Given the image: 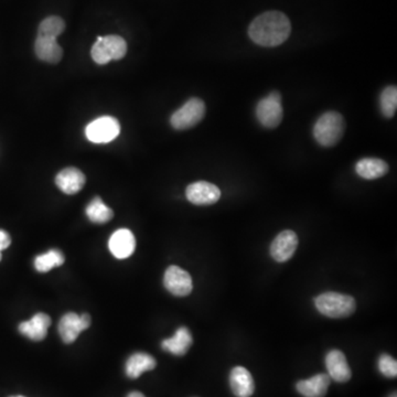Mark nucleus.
<instances>
[{"instance_id": "obj_4", "label": "nucleus", "mask_w": 397, "mask_h": 397, "mask_svg": "<svg viewBox=\"0 0 397 397\" xmlns=\"http://www.w3.org/2000/svg\"><path fill=\"white\" fill-rule=\"evenodd\" d=\"M205 115V104L197 98L188 100L181 108L171 116V126L177 130L193 128L202 121Z\"/></svg>"}, {"instance_id": "obj_5", "label": "nucleus", "mask_w": 397, "mask_h": 397, "mask_svg": "<svg viewBox=\"0 0 397 397\" xmlns=\"http://www.w3.org/2000/svg\"><path fill=\"white\" fill-rule=\"evenodd\" d=\"M282 96L278 92H273L260 100L256 107V116L266 128H276L282 123L284 110L282 106Z\"/></svg>"}, {"instance_id": "obj_21", "label": "nucleus", "mask_w": 397, "mask_h": 397, "mask_svg": "<svg viewBox=\"0 0 397 397\" xmlns=\"http://www.w3.org/2000/svg\"><path fill=\"white\" fill-rule=\"evenodd\" d=\"M85 212H87V218H90V221L96 224L107 223V222L111 221L114 216L113 210L108 208L100 197H95L87 204Z\"/></svg>"}, {"instance_id": "obj_14", "label": "nucleus", "mask_w": 397, "mask_h": 397, "mask_svg": "<svg viewBox=\"0 0 397 397\" xmlns=\"http://www.w3.org/2000/svg\"><path fill=\"white\" fill-rule=\"evenodd\" d=\"M230 385L232 392L237 397H250L255 389L252 374L243 366H237L232 370L230 374Z\"/></svg>"}, {"instance_id": "obj_3", "label": "nucleus", "mask_w": 397, "mask_h": 397, "mask_svg": "<svg viewBox=\"0 0 397 397\" xmlns=\"http://www.w3.org/2000/svg\"><path fill=\"white\" fill-rule=\"evenodd\" d=\"M315 305L319 313L334 319L347 318L357 309L354 298L334 292L319 295L315 300Z\"/></svg>"}, {"instance_id": "obj_16", "label": "nucleus", "mask_w": 397, "mask_h": 397, "mask_svg": "<svg viewBox=\"0 0 397 397\" xmlns=\"http://www.w3.org/2000/svg\"><path fill=\"white\" fill-rule=\"evenodd\" d=\"M193 336L186 327H180L177 330L174 337L163 340L161 342V347L163 350L176 357H182L189 351L190 347L193 345Z\"/></svg>"}, {"instance_id": "obj_1", "label": "nucleus", "mask_w": 397, "mask_h": 397, "mask_svg": "<svg viewBox=\"0 0 397 397\" xmlns=\"http://www.w3.org/2000/svg\"><path fill=\"white\" fill-rule=\"evenodd\" d=\"M292 24L280 11H267L256 17L248 28V36L256 45L277 47L290 38Z\"/></svg>"}, {"instance_id": "obj_19", "label": "nucleus", "mask_w": 397, "mask_h": 397, "mask_svg": "<svg viewBox=\"0 0 397 397\" xmlns=\"http://www.w3.org/2000/svg\"><path fill=\"white\" fill-rule=\"evenodd\" d=\"M85 328L82 324L81 317L77 313H68L61 318L59 322V334L66 345H71L79 337Z\"/></svg>"}, {"instance_id": "obj_22", "label": "nucleus", "mask_w": 397, "mask_h": 397, "mask_svg": "<svg viewBox=\"0 0 397 397\" xmlns=\"http://www.w3.org/2000/svg\"><path fill=\"white\" fill-rule=\"evenodd\" d=\"M66 262L63 253L57 248H52L49 252L38 255L34 258V269H37L39 273H47L54 267L63 265Z\"/></svg>"}, {"instance_id": "obj_8", "label": "nucleus", "mask_w": 397, "mask_h": 397, "mask_svg": "<svg viewBox=\"0 0 397 397\" xmlns=\"http://www.w3.org/2000/svg\"><path fill=\"white\" fill-rule=\"evenodd\" d=\"M297 246V234L292 230H285L282 233H279L271 243V257L278 263H284L295 254Z\"/></svg>"}, {"instance_id": "obj_7", "label": "nucleus", "mask_w": 397, "mask_h": 397, "mask_svg": "<svg viewBox=\"0 0 397 397\" xmlns=\"http://www.w3.org/2000/svg\"><path fill=\"white\" fill-rule=\"evenodd\" d=\"M163 285L172 295L177 297H184L193 292V278L190 274L178 266H170L165 273Z\"/></svg>"}, {"instance_id": "obj_18", "label": "nucleus", "mask_w": 397, "mask_h": 397, "mask_svg": "<svg viewBox=\"0 0 397 397\" xmlns=\"http://www.w3.org/2000/svg\"><path fill=\"white\" fill-rule=\"evenodd\" d=\"M34 51L40 60L47 63H59L63 57L62 47L57 43V39L51 38L38 37L34 43Z\"/></svg>"}, {"instance_id": "obj_25", "label": "nucleus", "mask_w": 397, "mask_h": 397, "mask_svg": "<svg viewBox=\"0 0 397 397\" xmlns=\"http://www.w3.org/2000/svg\"><path fill=\"white\" fill-rule=\"evenodd\" d=\"M382 114L385 117H393L397 108V89L396 87H387L382 92L380 98Z\"/></svg>"}, {"instance_id": "obj_11", "label": "nucleus", "mask_w": 397, "mask_h": 397, "mask_svg": "<svg viewBox=\"0 0 397 397\" xmlns=\"http://www.w3.org/2000/svg\"><path fill=\"white\" fill-rule=\"evenodd\" d=\"M326 366L330 379L338 383L350 381L351 368L347 364L345 355L339 350L330 351L326 357Z\"/></svg>"}, {"instance_id": "obj_27", "label": "nucleus", "mask_w": 397, "mask_h": 397, "mask_svg": "<svg viewBox=\"0 0 397 397\" xmlns=\"http://www.w3.org/2000/svg\"><path fill=\"white\" fill-rule=\"evenodd\" d=\"M91 54H92L93 60H94L96 63L100 64V66H104V64L108 63V62L111 61L110 57L107 56V53H106L105 49L103 47L100 37L98 38V41L93 45Z\"/></svg>"}, {"instance_id": "obj_17", "label": "nucleus", "mask_w": 397, "mask_h": 397, "mask_svg": "<svg viewBox=\"0 0 397 397\" xmlns=\"http://www.w3.org/2000/svg\"><path fill=\"white\" fill-rule=\"evenodd\" d=\"M157 366L153 357L145 352H137L129 357L125 366V371L129 379H138L142 373L151 371Z\"/></svg>"}, {"instance_id": "obj_6", "label": "nucleus", "mask_w": 397, "mask_h": 397, "mask_svg": "<svg viewBox=\"0 0 397 397\" xmlns=\"http://www.w3.org/2000/svg\"><path fill=\"white\" fill-rule=\"evenodd\" d=\"M119 133L121 126L119 121L111 116H103L100 119H95L85 129L87 140L95 144L113 142Z\"/></svg>"}, {"instance_id": "obj_10", "label": "nucleus", "mask_w": 397, "mask_h": 397, "mask_svg": "<svg viewBox=\"0 0 397 397\" xmlns=\"http://www.w3.org/2000/svg\"><path fill=\"white\" fill-rule=\"evenodd\" d=\"M108 248L114 257L125 260L133 255L136 248V239L128 229H119L114 232L108 241Z\"/></svg>"}, {"instance_id": "obj_32", "label": "nucleus", "mask_w": 397, "mask_h": 397, "mask_svg": "<svg viewBox=\"0 0 397 397\" xmlns=\"http://www.w3.org/2000/svg\"><path fill=\"white\" fill-rule=\"evenodd\" d=\"M10 397H24V396H10Z\"/></svg>"}, {"instance_id": "obj_28", "label": "nucleus", "mask_w": 397, "mask_h": 397, "mask_svg": "<svg viewBox=\"0 0 397 397\" xmlns=\"http://www.w3.org/2000/svg\"><path fill=\"white\" fill-rule=\"evenodd\" d=\"M10 244V235L5 230H0V252H3L6 248H8Z\"/></svg>"}, {"instance_id": "obj_2", "label": "nucleus", "mask_w": 397, "mask_h": 397, "mask_svg": "<svg viewBox=\"0 0 397 397\" xmlns=\"http://www.w3.org/2000/svg\"><path fill=\"white\" fill-rule=\"evenodd\" d=\"M345 129L343 116L338 112L322 114L313 127V136L324 147H332L341 140Z\"/></svg>"}, {"instance_id": "obj_30", "label": "nucleus", "mask_w": 397, "mask_h": 397, "mask_svg": "<svg viewBox=\"0 0 397 397\" xmlns=\"http://www.w3.org/2000/svg\"><path fill=\"white\" fill-rule=\"evenodd\" d=\"M389 397H397L396 393H394V394H392V395H389Z\"/></svg>"}, {"instance_id": "obj_24", "label": "nucleus", "mask_w": 397, "mask_h": 397, "mask_svg": "<svg viewBox=\"0 0 397 397\" xmlns=\"http://www.w3.org/2000/svg\"><path fill=\"white\" fill-rule=\"evenodd\" d=\"M66 29L63 19L58 16L47 17L40 24L38 37L57 39Z\"/></svg>"}, {"instance_id": "obj_9", "label": "nucleus", "mask_w": 397, "mask_h": 397, "mask_svg": "<svg viewBox=\"0 0 397 397\" xmlns=\"http://www.w3.org/2000/svg\"><path fill=\"white\" fill-rule=\"evenodd\" d=\"M188 200L195 205H210L218 202L221 191L216 184L207 181L195 182L186 190Z\"/></svg>"}, {"instance_id": "obj_31", "label": "nucleus", "mask_w": 397, "mask_h": 397, "mask_svg": "<svg viewBox=\"0 0 397 397\" xmlns=\"http://www.w3.org/2000/svg\"><path fill=\"white\" fill-rule=\"evenodd\" d=\"M1 258H3V256H1V252H0V262H1Z\"/></svg>"}, {"instance_id": "obj_13", "label": "nucleus", "mask_w": 397, "mask_h": 397, "mask_svg": "<svg viewBox=\"0 0 397 397\" xmlns=\"http://www.w3.org/2000/svg\"><path fill=\"white\" fill-rule=\"evenodd\" d=\"M50 326V317L45 313H39L34 315L30 320L24 321L19 324L18 330L32 341H43L47 337V328Z\"/></svg>"}, {"instance_id": "obj_15", "label": "nucleus", "mask_w": 397, "mask_h": 397, "mask_svg": "<svg viewBox=\"0 0 397 397\" xmlns=\"http://www.w3.org/2000/svg\"><path fill=\"white\" fill-rule=\"evenodd\" d=\"M331 379L326 373L317 374L310 379L303 380L297 383L298 393L304 397H324L329 389Z\"/></svg>"}, {"instance_id": "obj_29", "label": "nucleus", "mask_w": 397, "mask_h": 397, "mask_svg": "<svg viewBox=\"0 0 397 397\" xmlns=\"http://www.w3.org/2000/svg\"><path fill=\"white\" fill-rule=\"evenodd\" d=\"M127 397H146V396L145 395L142 394V393L136 392V391H135V392L129 393V394L127 395Z\"/></svg>"}, {"instance_id": "obj_26", "label": "nucleus", "mask_w": 397, "mask_h": 397, "mask_svg": "<svg viewBox=\"0 0 397 397\" xmlns=\"http://www.w3.org/2000/svg\"><path fill=\"white\" fill-rule=\"evenodd\" d=\"M379 370L387 377H396L397 362L391 355L382 354L379 359Z\"/></svg>"}, {"instance_id": "obj_12", "label": "nucleus", "mask_w": 397, "mask_h": 397, "mask_svg": "<svg viewBox=\"0 0 397 397\" xmlns=\"http://www.w3.org/2000/svg\"><path fill=\"white\" fill-rule=\"evenodd\" d=\"M85 176L75 167H68L59 172L56 177V184L66 195H75L84 187Z\"/></svg>"}, {"instance_id": "obj_23", "label": "nucleus", "mask_w": 397, "mask_h": 397, "mask_svg": "<svg viewBox=\"0 0 397 397\" xmlns=\"http://www.w3.org/2000/svg\"><path fill=\"white\" fill-rule=\"evenodd\" d=\"M100 40H102L103 47L111 60H121L126 56L127 43L123 38L112 34V36L100 37Z\"/></svg>"}, {"instance_id": "obj_20", "label": "nucleus", "mask_w": 397, "mask_h": 397, "mask_svg": "<svg viewBox=\"0 0 397 397\" xmlns=\"http://www.w3.org/2000/svg\"><path fill=\"white\" fill-rule=\"evenodd\" d=\"M389 165L379 158L361 159L355 166L357 174L366 180L379 179L389 172Z\"/></svg>"}]
</instances>
